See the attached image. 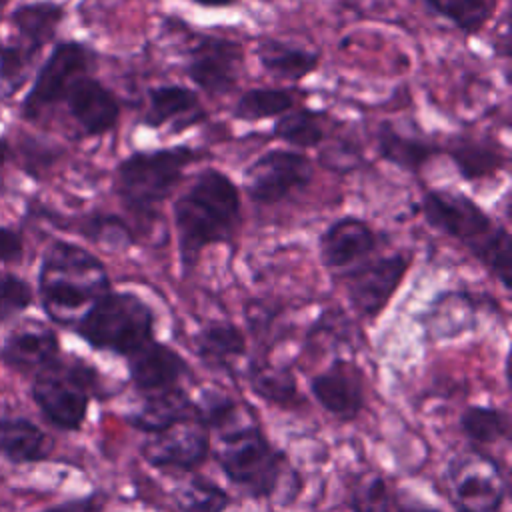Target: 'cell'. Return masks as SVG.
<instances>
[{"label": "cell", "mask_w": 512, "mask_h": 512, "mask_svg": "<svg viewBox=\"0 0 512 512\" xmlns=\"http://www.w3.org/2000/svg\"><path fill=\"white\" fill-rule=\"evenodd\" d=\"M242 224L238 184L218 168L200 170L172 202V226L182 274L194 272L202 254L236 240Z\"/></svg>", "instance_id": "obj_1"}, {"label": "cell", "mask_w": 512, "mask_h": 512, "mask_svg": "<svg viewBox=\"0 0 512 512\" xmlns=\"http://www.w3.org/2000/svg\"><path fill=\"white\" fill-rule=\"evenodd\" d=\"M424 222L458 242L504 290L512 284V238L474 198L460 190L432 188L422 194Z\"/></svg>", "instance_id": "obj_2"}, {"label": "cell", "mask_w": 512, "mask_h": 512, "mask_svg": "<svg viewBox=\"0 0 512 512\" xmlns=\"http://www.w3.org/2000/svg\"><path fill=\"white\" fill-rule=\"evenodd\" d=\"M38 290L44 312L56 324L76 328L92 304L112 290V284L104 262L94 252L68 240H54L42 254Z\"/></svg>", "instance_id": "obj_3"}, {"label": "cell", "mask_w": 512, "mask_h": 512, "mask_svg": "<svg viewBox=\"0 0 512 512\" xmlns=\"http://www.w3.org/2000/svg\"><path fill=\"white\" fill-rule=\"evenodd\" d=\"M204 156L206 150L186 144L134 150L116 164L112 190L128 214L154 220L186 178L188 166Z\"/></svg>", "instance_id": "obj_4"}, {"label": "cell", "mask_w": 512, "mask_h": 512, "mask_svg": "<svg viewBox=\"0 0 512 512\" xmlns=\"http://www.w3.org/2000/svg\"><path fill=\"white\" fill-rule=\"evenodd\" d=\"M216 458L232 484L250 496H268L284 472L282 454L242 412L216 430Z\"/></svg>", "instance_id": "obj_5"}, {"label": "cell", "mask_w": 512, "mask_h": 512, "mask_svg": "<svg viewBox=\"0 0 512 512\" xmlns=\"http://www.w3.org/2000/svg\"><path fill=\"white\" fill-rule=\"evenodd\" d=\"M76 332L98 350L132 356L154 340V312L128 290H108L76 324Z\"/></svg>", "instance_id": "obj_6"}, {"label": "cell", "mask_w": 512, "mask_h": 512, "mask_svg": "<svg viewBox=\"0 0 512 512\" xmlns=\"http://www.w3.org/2000/svg\"><path fill=\"white\" fill-rule=\"evenodd\" d=\"M312 160L292 148H272L244 168V190L256 206H278L312 184Z\"/></svg>", "instance_id": "obj_7"}, {"label": "cell", "mask_w": 512, "mask_h": 512, "mask_svg": "<svg viewBox=\"0 0 512 512\" xmlns=\"http://www.w3.org/2000/svg\"><path fill=\"white\" fill-rule=\"evenodd\" d=\"M410 266L412 254L408 252H376L374 256L334 276L344 284L354 310L360 316L374 320L390 304V300L402 286Z\"/></svg>", "instance_id": "obj_8"}, {"label": "cell", "mask_w": 512, "mask_h": 512, "mask_svg": "<svg viewBox=\"0 0 512 512\" xmlns=\"http://www.w3.org/2000/svg\"><path fill=\"white\" fill-rule=\"evenodd\" d=\"M246 66L244 46L228 36L200 34L184 56V74L192 86L210 98L236 90Z\"/></svg>", "instance_id": "obj_9"}, {"label": "cell", "mask_w": 512, "mask_h": 512, "mask_svg": "<svg viewBox=\"0 0 512 512\" xmlns=\"http://www.w3.org/2000/svg\"><path fill=\"white\" fill-rule=\"evenodd\" d=\"M444 488L458 512H498L506 496V478L492 458L470 450L448 464Z\"/></svg>", "instance_id": "obj_10"}, {"label": "cell", "mask_w": 512, "mask_h": 512, "mask_svg": "<svg viewBox=\"0 0 512 512\" xmlns=\"http://www.w3.org/2000/svg\"><path fill=\"white\" fill-rule=\"evenodd\" d=\"M96 66V52L76 40L58 42L40 66L32 88L22 100V116L36 122L48 108L62 102L72 82Z\"/></svg>", "instance_id": "obj_11"}, {"label": "cell", "mask_w": 512, "mask_h": 512, "mask_svg": "<svg viewBox=\"0 0 512 512\" xmlns=\"http://www.w3.org/2000/svg\"><path fill=\"white\" fill-rule=\"evenodd\" d=\"M88 376V368L56 360L38 372L32 388L34 400L56 426L76 430L84 422L90 402Z\"/></svg>", "instance_id": "obj_12"}, {"label": "cell", "mask_w": 512, "mask_h": 512, "mask_svg": "<svg viewBox=\"0 0 512 512\" xmlns=\"http://www.w3.org/2000/svg\"><path fill=\"white\" fill-rule=\"evenodd\" d=\"M382 234L364 218L340 216L318 236L320 264L332 274H340L380 250Z\"/></svg>", "instance_id": "obj_13"}, {"label": "cell", "mask_w": 512, "mask_h": 512, "mask_svg": "<svg viewBox=\"0 0 512 512\" xmlns=\"http://www.w3.org/2000/svg\"><path fill=\"white\" fill-rule=\"evenodd\" d=\"M210 430L198 416L178 420L152 432L142 446V456L152 466L192 470L200 466L210 450Z\"/></svg>", "instance_id": "obj_14"}, {"label": "cell", "mask_w": 512, "mask_h": 512, "mask_svg": "<svg viewBox=\"0 0 512 512\" xmlns=\"http://www.w3.org/2000/svg\"><path fill=\"white\" fill-rule=\"evenodd\" d=\"M64 6L56 2H30L18 6L10 24L14 28L12 42L0 46V52L22 68H32L42 48L54 40L64 18Z\"/></svg>", "instance_id": "obj_15"}, {"label": "cell", "mask_w": 512, "mask_h": 512, "mask_svg": "<svg viewBox=\"0 0 512 512\" xmlns=\"http://www.w3.org/2000/svg\"><path fill=\"white\" fill-rule=\"evenodd\" d=\"M62 102H66L68 114L84 136H104L120 122L122 104L118 96L92 74L76 78Z\"/></svg>", "instance_id": "obj_16"}, {"label": "cell", "mask_w": 512, "mask_h": 512, "mask_svg": "<svg viewBox=\"0 0 512 512\" xmlns=\"http://www.w3.org/2000/svg\"><path fill=\"white\" fill-rule=\"evenodd\" d=\"M442 154L448 156L460 178L470 184L492 180L508 168L506 148L492 136L452 134L442 144Z\"/></svg>", "instance_id": "obj_17"}, {"label": "cell", "mask_w": 512, "mask_h": 512, "mask_svg": "<svg viewBox=\"0 0 512 512\" xmlns=\"http://www.w3.org/2000/svg\"><path fill=\"white\" fill-rule=\"evenodd\" d=\"M314 398L342 420L354 418L366 400V384L360 368L348 360H336L332 366L312 378Z\"/></svg>", "instance_id": "obj_18"}, {"label": "cell", "mask_w": 512, "mask_h": 512, "mask_svg": "<svg viewBox=\"0 0 512 512\" xmlns=\"http://www.w3.org/2000/svg\"><path fill=\"white\" fill-rule=\"evenodd\" d=\"M202 118H206V112L200 108V96L194 88L164 82L148 88L140 122L148 128H162L166 124H174L176 128V124H180L178 130H184L202 122Z\"/></svg>", "instance_id": "obj_19"}, {"label": "cell", "mask_w": 512, "mask_h": 512, "mask_svg": "<svg viewBox=\"0 0 512 512\" xmlns=\"http://www.w3.org/2000/svg\"><path fill=\"white\" fill-rule=\"evenodd\" d=\"M130 378L144 394L176 388L188 366L184 358L170 346L150 340L138 352L128 356Z\"/></svg>", "instance_id": "obj_20"}, {"label": "cell", "mask_w": 512, "mask_h": 512, "mask_svg": "<svg viewBox=\"0 0 512 512\" xmlns=\"http://www.w3.org/2000/svg\"><path fill=\"white\" fill-rule=\"evenodd\" d=\"M376 152L384 162L418 176L434 158L442 156V144L426 136L408 134L394 122L382 120L376 130Z\"/></svg>", "instance_id": "obj_21"}, {"label": "cell", "mask_w": 512, "mask_h": 512, "mask_svg": "<svg viewBox=\"0 0 512 512\" xmlns=\"http://www.w3.org/2000/svg\"><path fill=\"white\" fill-rule=\"evenodd\" d=\"M254 54L268 76L290 84L308 78L322 62V54L318 50L276 36H260L256 40Z\"/></svg>", "instance_id": "obj_22"}, {"label": "cell", "mask_w": 512, "mask_h": 512, "mask_svg": "<svg viewBox=\"0 0 512 512\" xmlns=\"http://www.w3.org/2000/svg\"><path fill=\"white\" fill-rule=\"evenodd\" d=\"M58 356L56 334L42 324L16 328L2 346V358L16 370H42Z\"/></svg>", "instance_id": "obj_23"}, {"label": "cell", "mask_w": 512, "mask_h": 512, "mask_svg": "<svg viewBox=\"0 0 512 512\" xmlns=\"http://www.w3.org/2000/svg\"><path fill=\"white\" fill-rule=\"evenodd\" d=\"M330 116L324 110L308 106L292 108L290 112L276 118L270 130V138L288 144L292 150L318 148L328 136Z\"/></svg>", "instance_id": "obj_24"}, {"label": "cell", "mask_w": 512, "mask_h": 512, "mask_svg": "<svg viewBox=\"0 0 512 512\" xmlns=\"http://www.w3.org/2000/svg\"><path fill=\"white\" fill-rule=\"evenodd\" d=\"M196 354L210 366L232 368L246 352L242 330L230 320H212L192 338Z\"/></svg>", "instance_id": "obj_25"}, {"label": "cell", "mask_w": 512, "mask_h": 512, "mask_svg": "<svg viewBox=\"0 0 512 512\" xmlns=\"http://www.w3.org/2000/svg\"><path fill=\"white\" fill-rule=\"evenodd\" d=\"M196 416L194 402L180 388H170L154 394H146L142 408L132 416V424L148 434L158 432L178 420Z\"/></svg>", "instance_id": "obj_26"}, {"label": "cell", "mask_w": 512, "mask_h": 512, "mask_svg": "<svg viewBox=\"0 0 512 512\" xmlns=\"http://www.w3.org/2000/svg\"><path fill=\"white\" fill-rule=\"evenodd\" d=\"M50 452V438L24 418L0 420V454L16 464L36 462Z\"/></svg>", "instance_id": "obj_27"}, {"label": "cell", "mask_w": 512, "mask_h": 512, "mask_svg": "<svg viewBox=\"0 0 512 512\" xmlns=\"http://www.w3.org/2000/svg\"><path fill=\"white\" fill-rule=\"evenodd\" d=\"M296 108V94L280 86H254L244 90L232 106V116L238 122H260L280 118Z\"/></svg>", "instance_id": "obj_28"}, {"label": "cell", "mask_w": 512, "mask_h": 512, "mask_svg": "<svg viewBox=\"0 0 512 512\" xmlns=\"http://www.w3.org/2000/svg\"><path fill=\"white\" fill-rule=\"evenodd\" d=\"M422 4L464 36H476L496 16L500 0H422Z\"/></svg>", "instance_id": "obj_29"}, {"label": "cell", "mask_w": 512, "mask_h": 512, "mask_svg": "<svg viewBox=\"0 0 512 512\" xmlns=\"http://www.w3.org/2000/svg\"><path fill=\"white\" fill-rule=\"evenodd\" d=\"M76 232L90 242L110 250H126L136 244V236L130 230L128 222L116 214L96 212L82 216L76 224Z\"/></svg>", "instance_id": "obj_30"}, {"label": "cell", "mask_w": 512, "mask_h": 512, "mask_svg": "<svg viewBox=\"0 0 512 512\" xmlns=\"http://www.w3.org/2000/svg\"><path fill=\"white\" fill-rule=\"evenodd\" d=\"M474 306L468 294L448 292L442 294L428 314V330L438 336H454L468 328L474 318Z\"/></svg>", "instance_id": "obj_31"}, {"label": "cell", "mask_w": 512, "mask_h": 512, "mask_svg": "<svg viewBox=\"0 0 512 512\" xmlns=\"http://www.w3.org/2000/svg\"><path fill=\"white\" fill-rule=\"evenodd\" d=\"M174 500L180 512H222L228 496L216 484L204 478H186L174 490Z\"/></svg>", "instance_id": "obj_32"}, {"label": "cell", "mask_w": 512, "mask_h": 512, "mask_svg": "<svg viewBox=\"0 0 512 512\" xmlns=\"http://www.w3.org/2000/svg\"><path fill=\"white\" fill-rule=\"evenodd\" d=\"M462 432L478 444H490L508 436V416L496 408L472 406L460 416Z\"/></svg>", "instance_id": "obj_33"}, {"label": "cell", "mask_w": 512, "mask_h": 512, "mask_svg": "<svg viewBox=\"0 0 512 512\" xmlns=\"http://www.w3.org/2000/svg\"><path fill=\"white\" fill-rule=\"evenodd\" d=\"M352 512H390L392 496L386 480L376 472L360 474L350 492Z\"/></svg>", "instance_id": "obj_34"}, {"label": "cell", "mask_w": 512, "mask_h": 512, "mask_svg": "<svg viewBox=\"0 0 512 512\" xmlns=\"http://www.w3.org/2000/svg\"><path fill=\"white\" fill-rule=\"evenodd\" d=\"M32 302L30 286L12 274L0 276V324L28 308Z\"/></svg>", "instance_id": "obj_35"}, {"label": "cell", "mask_w": 512, "mask_h": 512, "mask_svg": "<svg viewBox=\"0 0 512 512\" xmlns=\"http://www.w3.org/2000/svg\"><path fill=\"white\" fill-rule=\"evenodd\" d=\"M254 390L268 400L274 402H288L296 398V386L290 374L274 372V370H260L252 378Z\"/></svg>", "instance_id": "obj_36"}, {"label": "cell", "mask_w": 512, "mask_h": 512, "mask_svg": "<svg viewBox=\"0 0 512 512\" xmlns=\"http://www.w3.org/2000/svg\"><path fill=\"white\" fill-rule=\"evenodd\" d=\"M22 252H24V246L18 232L6 226H0V262L20 260Z\"/></svg>", "instance_id": "obj_37"}, {"label": "cell", "mask_w": 512, "mask_h": 512, "mask_svg": "<svg viewBox=\"0 0 512 512\" xmlns=\"http://www.w3.org/2000/svg\"><path fill=\"white\" fill-rule=\"evenodd\" d=\"M46 512H94V506L90 502H70V504L50 508Z\"/></svg>", "instance_id": "obj_38"}, {"label": "cell", "mask_w": 512, "mask_h": 512, "mask_svg": "<svg viewBox=\"0 0 512 512\" xmlns=\"http://www.w3.org/2000/svg\"><path fill=\"white\" fill-rule=\"evenodd\" d=\"M188 2H192L196 6H202V8L216 10V8H230V6L238 4L240 0H188Z\"/></svg>", "instance_id": "obj_39"}, {"label": "cell", "mask_w": 512, "mask_h": 512, "mask_svg": "<svg viewBox=\"0 0 512 512\" xmlns=\"http://www.w3.org/2000/svg\"><path fill=\"white\" fill-rule=\"evenodd\" d=\"M6 156H8V144H6V140L0 138V166L6 162Z\"/></svg>", "instance_id": "obj_40"}, {"label": "cell", "mask_w": 512, "mask_h": 512, "mask_svg": "<svg viewBox=\"0 0 512 512\" xmlns=\"http://www.w3.org/2000/svg\"><path fill=\"white\" fill-rule=\"evenodd\" d=\"M408 512H436V510H408Z\"/></svg>", "instance_id": "obj_41"}, {"label": "cell", "mask_w": 512, "mask_h": 512, "mask_svg": "<svg viewBox=\"0 0 512 512\" xmlns=\"http://www.w3.org/2000/svg\"><path fill=\"white\" fill-rule=\"evenodd\" d=\"M6 2H8V0H0V6H4V4H6Z\"/></svg>", "instance_id": "obj_42"}]
</instances>
